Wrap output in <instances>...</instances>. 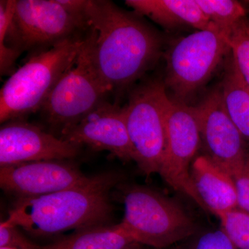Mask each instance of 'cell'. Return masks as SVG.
Wrapping results in <instances>:
<instances>
[{"instance_id":"obj_12","label":"cell","mask_w":249,"mask_h":249,"mask_svg":"<svg viewBox=\"0 0 249 249\" xmlns=\"http://www.w3.org/2000/svg\"><path fill=\"white\" fill-rule=\"evenodd\" d=\"M60 138L96 151L106 150L123 161H135L124 108L107 101L62 132Z\"/></svg>"},{"instance_id":"obj_9","label":"cell","mask_w":249,"mask_h":249,"mask_svg":"<svg viewBox=\"0 0 249 249\" xmlns=\"http://www.w3.org/2000/svg\"><path fill=\"white\" fill-rule=\"evenodd\" d=\"M200 145L194 107L171 99L167 111L164 156L159 174L173 189L188 196L207 211L191 175V163Z\"/></svg>"},{"instance_id":"obj_25","label":"cell","mask_w":249,"mask_h":249,"mask_svg":"<svg viewBox=\"0 0 249 249\" xmlns=\"http://www.w3.org/2000/svg\"><path fill=\"white\" fill-rule=\"evenodd\" d=\"M0 249H17L9 248V247H0Z\"/></svg>"},{"instance_id":"obj_13","label":"cell","mask_w":249,"mask_h":249,"mask_svg":"<svg viewBox=\"0 0 249 249\" xmlns=\"http://www.w3.org/2000/svg\"><path fill=\"white\" fill-rule=\"evenodd\" d=\"M91 178L64 160L28 162L0 168L1 189L18 199L47 196L81 186Z\"/></svg>"},{"instance_id":"obj_21","label":"cell","mask_w":249,"mask_h":249,"mask_svg":"<svg viewBox=\"0 0 249 249\" xmlns=\"http://www.w3.org/2000/svg\"><path fill=\"white\" fill-rule=\"evenodd\" d=\"M0 247L17 249H40V246L31 242L19 227L11 225L4 221L0 224Z\"/></svg>"},{"instance_id":"obj_11","label":"cell","mask_w":249,"mask_h":249,"mask_svg":"<svg viewBox=\"0 0 249 249\" xmlns=\"http://www.w3.org/2000/svg\"><path fill=\"white\" fill-rule=\"evenodd\" d=\"M23 119L0 129V166L41 160H65L79 155L81 147L63 140Z\"/></svg>"},{"instance_id":"obj_20","label":"cell","mask_w":249,"mask_h":249,"mask_svg":"<svg viewBox=\"0 0 249 249\" xmlns=\"http://www.w3.org/2000/svg\"><path fill=\"white\" fill-rule=\"evenodd\" d=\"M229 40L232 58L249 88V34L245 19L231 31Z\"/></svg>"},{"instance_id":"obj_15","label":"cell","mask_w":249,"mask_h":249,"mask_svg":"<svg viewBox=\"0 0 249 249\" xmlns=\"http://www.w3.org/2000/svg\"><path fill=\"white\" fill-rule=\"evenodd\" d=\"M125 4L136 14L166 29L181 26L197 31L218 28L201 11L196 0H127Z\"/></svg>"},{"instance_id":"obj_24","label":"cell","mask_w":249,"mask_h":249,"mask_svg":"<svg viewBox=\"0 0 249 249\" xmlns=\"http://www.w3.org/2000/svg\"><path fill=\"white\" fill-rule=\"evenodd\" d=\"M124 249H148L145 247V246L141 245V244L134 242L132 245L128 246L127 248Z\"/></svg>"},{"instance_id":"obj_6","label":"cell","mask_w":249,"mask_h":249,"mask_svg":"<svg viewBox=\"0 0 249 249\" xmlns=\"http://www.w3.org/2000/svg\"><path fill=\"white\" fill-rule=\"evenodd\" d=\"M89 31L73 65L59 80L40 111L59 137L107 101L111 93L93 65Z\"/></svg>"},{"instance_id":"obj_16","label":"cell","mask_w":249,"mask_h":249,"mask_svg":"<svg viewBox=\"0 0 249 249\" xmlns=\"http://www.w3.org/2000/svg\"><path fill=\"white\" fill-rule=\"evenodd\" d=\"M134 242L118 224H107L78 229L40 249H124Z\"/></svg>"},{"instance_id":"obj_10","label":"cell","mask_w":249,"mask_h":249,"mask_svg":"<svg viewBox=\"0 0 249 249\" xmlns=\"http://www.w3.org/2000/svg\"><path fill=\"white\" fill-rule=\"evenodd\" d=\"M193 107L206 152L204 155L232 177L245 164L249 148L228 114L220 88L210 92Z\"/></svg>"},{"instance_id":"obj_17","label":"cell","mask_w":249,"mask_h":249,"mask_svg":"<svg viewBox=\"0 0 249 249\" xmlns=\"http://www.w3.org/2000/svg\"><path fill=\"white\" fill-rule=\"evenodd\" d=\"M219 88L228 114L249 142V88L232 56L227 62Z\"/></svg>"},{"instance_id":"obj_7","label":"cell","mask_w":249,"mask_h":249,"mask_svg":"<svg viewBox=\"0 0 249 249\" xmlns=\"http://www.w3.org/2000/svg\"><path fill=\"white\" fill-rule=\"evenodd\" d=\"M170 101L163 82L150 80L132 90L124 107L135 162L147 177L160 173L161 166Z\"/></svg>"},{"instance_id":"obj_18","label":"cell","mask_w":249,"mask_h":249,"mask_svg":"<svg viewBox=\"0 0 249 249\" xmlns=\"http://www.w3.org/2000/svg\"><path fill=\"white\" fill-rule=\"evenodd\" d=\"M201 11L219 29L231 31L245 19L246 10L235 0H196Z\"/></svg>"},{"instance_id":"obj_2","label":"cell","mask_w":249,"mask_h":249,"mask_svg":"<svg viewBox=\"0 0 249 249\" xmlns=\"http://www.w3.org/2000/svg\"><path fill=\"white\" fill-rule=\"evenodd\" d=\"M121 175L107 173L68 189L32 198H18L5 222L35 237L107 224L113 212L109 195Z\"/></svg>"},{"instance_id":"obj_14","label":"cell","mask_w":249,"mask_h":249,"mask_svg":"<svg viewBox=\"0 0 249 249\" xmlns=\"http://www.w3.org/2000/svg\"><path fill=\"white\" fill-rule=\"evenodd\" d=\"M191 175L206 211L218 217L238 207L233 178L207 157H196L192 163Z\"/></svg>"},{"instance_id":"obj_19","label":"cell","mask_w":249,"mask_h":249,"mask_svg":"<svg viewBox=\"0 0 249 249\" xmlns=\"http://www.w3.org/2000/svg\"><path fill=\"white\" fill-rule=\"evenodd\" d=\"M221 229L237 249H249V213L239 207L219 214Z\"/></svg>"},{"instance_id":"obj_8","label":"cell","mask_w":249,"mask_h":249,"mask_svg":"<svg viewBox=\"0 0 249 249\" xmlns=\"http://www.w3.org/2000/svg\"><path fill=\"white\" fill-rule=\"evenodd\" d=\"M229 33L219 28L196 31L178 41L165 54L163 81L175 101L186 103L231 53Z\"/></svg>"},{"instance_id":"obj_4","label":"cell","mask_w":249,"mask_h":249,"mask_svg":"<svg viewBox=\"0 0 249 249\" xmlns=\"http://www.w3.org/2000/svg\"><path fill=\"white\" fill-rule=\"evenodd\" d=\"M116 187L124 205V218L118 226L134 242L163 249L196 232V223L178 201L140 185Z\"/></svg>"},{"instance_id":"obj_22","label":"cell","mask_w":249,"mask_h":249,"mask_svg":"<svg viewBox=\"0 0 249 249\" xmlns=\"http://www.w3.org/2000/svg\"><path fill=\"white\" fill-rule=\"evenodd\" d=\"M232 178L237 191V206L249 213V157Z\"/></svg>"},{"instance_id":"obj_3","label":"cell","mask_w":249,"mask_h":249,"mask_svg":"<svg viewBox=\"0 0 249 249\" xmlns=\"http://www.w3.org/2000/svg\"><path fill=\"white\" fill-rule=\"evenodd\" d=\"M89 27L58 0L0 1V73L16 71L15 64L25 51L33 54L64 41L85 37Z\"/></svg>"},{"instance_id":"obj_5","label":"cell","mask_w":249,"mask_h":249,"mask_svg":"<svg viewBox=\"0 0 249 249\" xmlns=\"http://www.w3.org/2000/svg\"><path fill=\"white\" fill-rule=\"evenodd\" d=\"M87 35L32 54L10 76L0 91L1 124L40 111L54 87L73 65Z\"/></svg>"},{"instance_id":"obj_23","label":"cell","mask_w":249,"mask_h":249,"mask_svg":"<svg viewBox=\"0 0 249 249\" xmlns=\"http://www.w3.org/2000/svg\"><path fill=\"white\" fill-rule=\"evenodd\" d=\"M191 249H237L221 230L205 232L196 239Z\"/></svg>"},{"instance_id":"obj_1","label":"cell","mask_w":249,"mask_h":249,"mask_svg":"<svg viewBox=\"0 0 249 249\" xmlns=\"http://www.w3.org/2000/svg\"><path fill=\"white\" fill-rule=\"evenodd\" d=\"M93 65L111 93H120L153 67L161 54L158 31L134 11L108 0H87Z\"/></svg>"},{"instance_id":"obj_26","label":"cell","mask_w":249,"mask_h":249,"mask_svg":"<svg viewBox=\"0 0 249 249\" xmlns=\"http://www.w3.org/2000/svg\"><path fill=\"white\" fill-rule=\"evenodd\" d=\"M247 32H248V34H249V23L247 22Z\"/></svg>"}]
</instances>
